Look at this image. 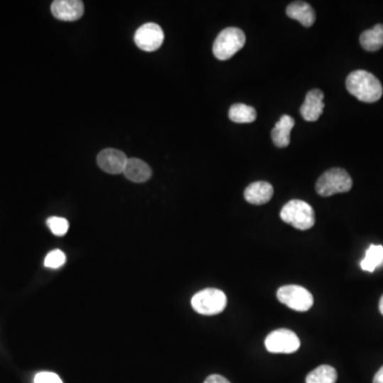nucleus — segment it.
Instances as JSON below:
<instances>
[{
	"label": "nucleus",
	"mask_w": 383,
	"mask_h": 383,
	"mask_svg": "<svg viewBox=\"0 0 383 383\" xmlns=\"http://www.w3.org/2000/svg\"><path fill=\"white\" fill-rule=\"evenodd\" d=\"M360 44L365 50L377 51L383 47V25H376L372 29L365 30L360 36Z\"/></svg>",
	"instance_id": "16"
},
{
	"label": "nucleus",
	"mask_w": 383,
	"mask_h": 383,
	"mask_svg": "<svg viewBox=\"0 0 383 383\" xmlns=\"http://www.w3.org/2000/svg\"><path fill=\"white\" fill-rule=\"evenodd\" d=\"M324 93L320 90H311L306 95L301 108V114L307 122H316L324 112Z\"/></svg>",
	"instance_id": "11"
},
{
	"label": "nucleus",
	"mask_w": 383,
	"mask_h": 383,
	"mask_svg": "<svg viewBox=\"0 0 383 383\" xmlns=\"http://www.w3.org/2000/svg\"><path fill=\"white\" fill-rule=\"evenodd\" d=\"M373 383H383V367L376 374Z\"/></svg>",
	"instance_id": "24"
},
{
	"label": "nucleus",
	"mask_w": 383,
	"mask_h": 383,
	"mask_svg": "<svg viewBox=\"0 0 383 383\" xmlns=\"http://www.w3.org/2000/svg\"><path fill=\"white\" fill-rule=\"evenodd\" d=\"M379 310H380V313H382L383 315V295H382V299H380Z\"/></svg>",
	"instance_id": "25"
},
{
	"label": "nucleus",
	"mask_w": 383,
	"mask_h": 383,
	"mask_svg": "<svg viewBox=\"0 0 383 383\" xmlns=\"http://www.w3.org/2000/svg\"><path fill=\"white\" fill-rule=\"evenodd\" d=\"M265 347L271 354H293L301 347V340L288 329H277L267 335Z\"/></svg>",
	"instance_id": "7"
},
{
	"label": "nucleus",
	"mask_w": 383,
	"mask_h": 383,
	"mask_svg": "<svg viewBox=\"0 0 383 383\" xmlns=\"http://www.w3.org/2000/svg\"><path fill=\"white\" fill-rule=\"evenodd\" d=\"M123 174L132 183H142L151 179L153 172L146 162L138 158H130L128 159Z\"/></svg>",
	"instance_id": "14"
},
{
	"label": "nucleus",
	"mask_w": 383,
	"mask_h": 383,
	"mask_svg": "<svg viewBox=\"0 0 383 383\" xmlns=\"http://www.w3.org/2000/svg\"><path fill=\"white\" fill-rule=\"evenodd\" d=\"M383 263V246L371 245L367 250L365 258L361 261V269L365 271L373 273Z\"/></svg>",
	"instance_id": "18"
},
{
	"label": "nucleus",
	"mask_w": 383,
	"mask_h": 383,
	"mask_svg": "<svg viewBox=\"0 0 383 383\" xmlns=\"http://www.w3.org/2000/svg\"><path fill=\"white\" fill-rule=\"evenodd\" d=\"M286 14L290 18L299 21L301 25L309 28L315 23V11L307 2L295 1L288 4Z\"/></svg>",
	"instance_id": "15"
},
{
	"label": "nucleus",
	"mask_w": 383,
	"mask_h": 383,
	"mask_svg": "<svg viewBox=\"0 0 383 383\" xmlns=\"http://www.w3.org/2000/svg\"><path fill=\"white\" fill-rule=\"evenodd\" d=\"M134 42L139 48L144 51H155L164 42V32L158 23H147L141 26L134 34Z\"/></svg>",
	"instance_id": "8"
},
{
	"label": "nucleus",
	"mask_w": 383,
	"mask_h": 383,
	"mask_svg": "<svg viewBox=\"0 0 383 383\" xmlns=\"http://www.w3.org/2000/svg\"><path fill=\"white\" fill-rule=\"evenodd\" d=\"M280 303L297 312H307L313 306L314 299L307 288L301 286H284L278 290Z\"/></svg>",
	"instance_id": "6"
},
{
	"label": "nucleus",
	"mask_w": 383,
	"mask_h": 383,
	"mask_svg": "<svg viewBox=\"0 0 383 383\" xmlns=\"http://www.w3.org/2000/svg\"><path fill=\"white\" fill-rule=\"evenodd\" d=\"M34 383H63L57 374L51 372H41L34 377Z\"/></svg>",
	"instance_id": "22"
},
{
	"label": "nucleus",
	"mask_w": 383,
	"mask_h": 383,
	"mask_svg": "<svg viewBox=\"0 0 383 383\" xmlns=\"http://www.w3.org/2000/svg\"><path fill=\"white\" fill-rule=\"evenodd\" d=\"M274 195V188L266 181H257L246 188L244 192L247 203L252 205H261L269 203Z\"/></svg>",
	"instance_id": "12"
},
{
	"label": "nucleus",
	"mask_w": 383,
	"mask_h": 383,
	"mask_svg": "<svg viewBox=\"0 0 383 383\" xmlns=\"http://www.w3.org/2000/svg\"><path fill=\"white\" fill-rule=\"evenodd\" d=\"M346 87L352 95L361 102H378L382 98L383 87L377 77L367 70H355L346 79Z\"/></svg>",
	"instance_id": "1"
},
{
	"label": "nucleus",
	"mask_w": 383,
	"mask_h": 383,
	"mask_svg": "<svg viewBox=\"0 0 383 383\" xmlns=\"http://www.w3.org/2000/svg\"><path fill=\"white\" fill-rule=\"evenodd\" d=\"M315 188L320 196H333L350 192L352 188V179L343 168H331L318 178Z\"/></svg>",
	"instance_id": "5"
},
{
	"label": "nucleus",
	"mask_w": 383,
	"mask_h": 383,
	"mask_svg": "<svg viewBox=\"0 0 383 383\" xmlns=\"http://www.w3.org/2000/svg\"><path fill=\"white\" fill-rule=\"evenodd\" d=\"M127 161V156L119 149H104L97 156L98 166L108 174H122L125 170Z\"/></svg>",
	"instance_id": "9"
},
{
	"label": "nucleus",
	"mask_w": 383,
	"mask_h": 383,
	"mask_svg": "<svg viewBox=\"0 0 383 383\" xmlns=\"http://www.w3.org/2000/svg\"><path fill=\"white\" fill-rule=\"evenodd\" d=\"M245 33L239 28L230 27L222 30L213 44V53L218 60L226 61L232 58L245 45Z\"/></svg>",
	"instance_id": "3"
},
{
	"label": "nucleus",
	"mask_w": 383,
	"mask_h": 383,
	"mask_svg": "<svg viewBox=\"0 0 383 383\" xmlns=\"http://www.w3.org/2000/svg\"><path fill=\"white\" fill-rule=\"evenodd\" d=\"M203 383H231L229 380H227L226 378L222 377L220 375H214L209 376L207 379L205 380Z\"/></svg>",
	"instance_id": "23"
},
{
	"label": "nucleus",
	"mask_w": 383,
	"mask_h": 383,
	"mask_svg": "<svg viewBox=\"0 0 383 383\" xmlns=\"http://www.w3.org/2000/svg\"><path fill=\"white\" fill-rule=\"evenodd\" d=\"M66 262V257L62 250L55 249L49 252L45 258L44 265L48 269H59Z\"/></svg>",
	"instance_id": "21"
},
{
	"label": "nucleus",
	"mask_w": 383,
	"mask_h": 383,
	"mask_svg": "<svg viewBox=\"0 0 383 383\" xmlns=\"http://www.w3.org/2000/svg\"><path fill=\"white\" fill-rule=\"evenodd\" d=\"M229 119L237 124L252 123L257 119V111L247 104H232L229 110Z\"/></svg>",
	"instance_id": "17"
},
{
	"label": "nucleus",
	"mask_w": 383,
	"mask_h": 383,
	"mask_svg": "<svg viewBox=\"0 0 383 383\" xmlns=\"http://www.w3.org/2000/svg\"><path fill=\"white\" fill-rule=\"evenodd\" d=\"M47 226L50 229L51 232L58 237H63L68 233L70 229V222L64 217H58V216H51L47 220Z\"/></svg>",
	"instance_id": "20"
},
{
	"label": "nucleus",
	"mask_w": 383,
	"mask_h": 383,
	"mask_svg": "<svg viewBox=\"0 0 383 383\" xmlns=\"http://www.w3.org/2000/svg\"><path fill=\"white\" fill-rule=\"evenodd\" d=\"M295 121L290 115H284L276 123L271 130V139L278 149H286L291 143V131L294 127Z\"/></svg>",
	"instance_id": "13"
},
{
	"label": "nucleus",
	"mask_w": 383,
	"mask_h": 383,
	"mask_svg": "<svg viewBox=\"0 0 383 383\" xmlns=\"http://www.w3.org/2000/svg\"><path fill=\"white\" fill-rule=\"evenodd\" d=\"M191 303L194 311L201 315H216L226 308L227 297L218 288H205L193 296Z\"/></svg>",
	"instance_id": "4"
},
{
	"label": "nucleus",
	"mask_w": 383,
	"mask_h": 383,
	"mask_svg": "<svg viewBox=\"0 0 383 383\" xmlns=\"http://www.w3.org/2000/svg\"><path fill=\"white\" fill-rule=\"evenodd\" d=\"M51 12L60 21H78L85 13V4L80 0H55L51 4Z\"/></svg>",
	"instance_id": "10"
},
{
	"label": "nucleus",
	"mask_w": 383,
	"mask_h": 383,
	"mask_svg": "<svg viewBox=\"0 0 383 383\" xmlns=\"http://www.w3.org/2000/svg\"><path fill=\"white\" fill-rule=\"evenodd\" d=\"M338 373L330 365H320L313 369L306 378V383H335Z\"/></svg>",
	"instance_id": "19"
},
{
	"label": "nucleus",
	"mask_w": 383,
	"mask_h": 383,
	"mask_svg": "<svg viewBox=\"0 0 383 383\" xmlns=\"http://www.w3.org/2000/svg\"><path fill=\"white\" fill-rule=\"evenodd\" d=\"M280 217L284 222L292 225L298 230H308L315 224L313 207L299 199H293L286 203L280 211Z\"/></svg>",
	"instance_id": "2"
}]
</instances>
